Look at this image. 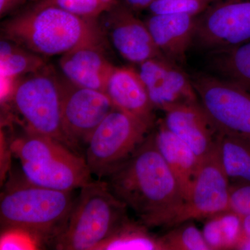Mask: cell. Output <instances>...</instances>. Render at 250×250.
<instances>
[{
    "label": "cell",
    "mask_w": 250,
    "mask_h": 250,
    "mask_svg": "<svg viewBox=\"0 0 250 250\" xmlns=\"http://www.w3.org/2000/svg\"><path fill=\"white\" fill-rule=\"evenodd\" d=\"M2 99L25 132L52 138L74 150L62 125L59 77L47 67L14 81Z\"/></svg>",
    "instance_id": "6"
},
{
    "label": "cell",
    "mask_w": 250,
    "mask_h": 250,
    "mask_svg": "<svg viewBox=\"0 0 250 250\" xmlns=\"http://www.w3.org/2000/svg\"><path fill=\"white\" fill-rule=\"evenodd\" d=\"M96 250H166L162 237L149 232L147 227L131 222H125Z\"/></svg>",
    "instance_id": "22"
},
{
    "label": "cell",
    "mask_w": 250,
    "mask_h": 250,
    "mask_svg": "<svg viewBox=\"0 0 250 250\" xmlns=\"http://www.w3.org/2000/svg\"><path fill=\"white\" fill-rule=\"evenodd\" d=\"M138 70L154 108L165 111L180 104L198 102L191 78L165 57L140 64Z\"/></svg>",
    "instance_id": "13"
},
{
    "label": "cell",
    "mask_w": 250,
    "mask_h": 250,
    "mask_svg": "<svg viewBox=\"0 0 250 250\" xmlns=\"http://www.w3.org/2000/svg\"><path fill=\"white\" fill-rule=\"evenodd\" d=\"M228 210L241 217L250 215V184H231Z\"/></svg>",
    "instance_id": "28"
},
{
    "label": "cell",
    "mask_w": 250,
    "mask_h": 250,
    "mask_svg": "<svg viewBox=\"0 0 250 250\" xmlns=\"http://www.w3.org/2000/svg\"><path fill=\"white\" fill-rule=\"evenodd\" d=\"M230 187L217 142L211 152L200 161L188 196L170 226L208 218L228 210Z\"/></svg>",
    "instance_id": "10"
},
{
    "label": "cell",
    "mask_w": 250,
    "mask_h": 250,
    "mask_svg": "<svg viewBox=\"0 0 250 250\" xmlns=\"http://www.w3.org/2000/svg\"><path fill=\"white\" fill-rule=\"evenodd\" d=\"M102 44H85L62 54L59 63L63 77L80 86L104 92L115 66L108 62Z\"/></svg>",
    "instance_id": "15"
},
{
    "label": "cell",
    "mask_w": 250,
    "mask_h": 250,
    "mask_svg": "<svg viewBox=\"0 0 250 250\" xmlns=\"http://www.w3.org/2000/svg\"><path fill=\"white\" fill-rule=\"evenodd\" d=\"M104 93L115 108L154 123V107L138 70L127 67H113Z\"/></svg>",
    "instance_id": "17"
},
{
    "label": "cell",
    "mask_w": 250,
    "mask_h": 250,
    "mask_svg": "<svg viewBox=\"0 0 250 250\" xmlns=\"http://www.w3.org/2000/svg\"><path fill=\"white\" fill-rule=\"evenodd\" d=\"M3 38L42 56L62 55L79 46L103 43L98 20L39 3L2 24Z\"/></svg>",
    "instance_id": "2"
},
{
    "label": "cell",
    "mask_w": 250,
    "mask_h": 250,
    "mask_svg": "<svg viewBox=\"0 0 250 250\" xmlns=\"http://www.w3.org/2000/svg\"><path fill=\"white\" fill-rule=\"evenodd\" d=\"M156 147L178 181L185 201L188 196L200 161L191 148L161 122L154 133ZM185 203V202H184Z\"/></svg>",
    "instance_id": "18"
},
{
    "label": "cell",
    "mask_w": 250,
    "mask_h": 250,
    "mask_svg": "<svg viewBox=\"0 0 250 250\" xmlns=\"http://www.w3.org/2000/svg\"><path fill=\"white\" fill-rule=\"evenodd\" d=\"M11 150L28 182L62 191H73L91 182L85 158L57 140L29 134L14 140Z\"/></svg>",
    "instance_id": "4"
},
{
    "label": "cell",
    "mask_w": 250,
    "mask_h": 250,
    "mask_svg": "<svg viewBox=\"0 0 250 250\" xmlns=\"http://www.w3.org/2000/svg\"><path fill=\"white\" fill-rule=\"evenodd\" d=\"M152 125L114 107L87 143L85 159L91 173L100 179L109 175L147 139Z\"/></svg>",
    "instance_id": "7"
},
{
    "label": "cell",
    "mask_w": 250,
    "mask_h": 250,
    "mask_svg": "<svg viewBox=\"0 0 250 250\" xmlns=\"http://www.w3.org/2000/svg\"><path fill=\"white\" fill-rule=\"evenodd\" d=\"M225 250H235L243 234L241 216L231 210L218 213Z\"/></svg>",
    "instance_id": "27"
},
{
    "label": "cell",
    "mask_w": 250,
    "mask_h": 250,
    "mask_svg": "<svg viewBox=\"0 0 250 250\" xmlns=\"http://www.w3.org/2000/svg\"><path fill=\"white\" fill-rule=\"evenodd\" d=\"M243 235L250 238V215L241 217Z\"/></svg>",
    "instance_id": "32"
},
{
    "label": "cell",
    "mask_w": 250,
    "mask_h": 250,
    "mask_svg": "<svg viewBox=\"0 0 250 250\" xmlns=\"http://www.w3.org/2000/svg\"><path fill=\"white\" fill-rule=\"evenodd\" d=\"M215 0H155L148 8L151 14H185L198 16Z\"/></svg>",
    "instance_id": "25"
},
{
    "label": "cell",
    "mask_w": 250,
    "mask_h": 250,
    "mask_svg": "<svg viewBox=\"0 0 250 250\" xmlns=\"http://www.w3.org/2000/svg\"><path fill=\"white\" fill-rule=\"evenodd\" d=\"M27 1V0H0V16L1 18L4 17Z\"/></svg>",
    "instance_id": "30"
},
{
    "label": "cell",
    "mask_w": 250,
    "mask_h": 250,
    "mask_svg": "<svg viewBox=\"0 0 250 250\" xmlns=\"http://www.w3.org/2000/svg\"><path fill=\"white\" fill-rule=\"evenodd\" d=\"M155 0H124L125 4L134 11L148 9Z\"/></svg>",
    "instance_id": "31"
},
{
    "label": "cell",
    "mask_w": 250,
    "mask_h": 250,
    "mask_svg": "<svg viewBox=\"0 0 250 250\" xmlns=\"http://www.w3.org/2000/svg\"><path fill=\"white\" fill-rule=\"evenodd\" d=\"M72 192L39 187L27 179L25 183L14 184L1 195L2 229H24L45 243L53 242L66 225L76 201Z\"/></svg>",
    "instance_id": "5"
},
{
    "label": "cell",
    "mask_w": 250,
    "mask_h": 250,
    "mask_svg": "<svg viewBox=\"0 0 250 250\" xmlns=\"http://www.w3.org/2000/svg\"><path fill=\"white\" fill-rule=\"evenodd\" d=\"M177 226L161 236L166 250H210L202 231L194 224L185 222Z\"/></svg>",
    "instance_id": "23"
},
{
    "label": "cell",
    "mask_w": 250,
    "mask_h": 250,
    "mask_svg": "<svg viewBox=\"0 0 250 250\" xmlns=\"http://www.w3.org/2000/svg\"><path fill=\"white\" fill-rule=\"evenodd\" d=\"M64 131L75 148L88 143L90 136L114 108L104 92L80 86L65 77H59Z\"/></svg>",
    "instance_id": "11"
},
{
    "label": "cell",
    "mask_w": 250,
    "mask_h": 250,
    "mask_svg": "<svg viewBox=\"0 0 250 250\" xmlns=\"http://www.w3.org/2000/svg\"><path fill=\"white\" fill-rule=\"evenodd\" d=\"M164 112L166 127L191 148L200 162L211 152L219 133L200 101L174 105Z\"/></svg>",
    "instance_id": "14"
},
{
    "label": "cell",
    "mask_w": 250,
    "mask_h": 250,
    "mask_svg": "<svg viewBox=\"0 0 250 250\" xmlns=\"http://www.w3.org/2000/svg\"><path fill=\"white\" fill-rule=\"evenodd\" d=\"M250 41V0H215L197 16L193 43L209 52Z\"/></svg>",
    "instance_id": "9"
},
{
    "label": "cell",
    "mask_w": 250,
    "mask_h": 250,
    "mask_svg": "<svg viewBox=\"0 0 250 250\" xmlns=\"http://www.w3.org/2000/svg\"><path fill=\"white\" fill-rule=\"evenodd\" d=\"M202 233L210 250H225L223 233L218 215L208 218Z\"/></svg>",
    "instance_id": "29"
},
{
    "label": "cell",
    "mask_w": 250,
    "mask_h": 250,
    "mask_svg": "<svg viewBox=\"0 0 250 250\" xmlns=\"http://www.w3.org/2000/svg\"><path fill=\"white\" fill-rule=\"evenodd\" d=\"M1 231V250H39L45 243L41 237L24 229L6 228Z\"/></svg>",
    "instance_id": "26"
},
{
    "label": "cell",
    "mask_w": 250,
    "mask_h": 250,
    "mask_svg": "<svg viewBox=\"0 0 250 250\" xmlns=\"http://www.w3.org/2000/svg\"><path fill=\"white\" fill-rule=\"evenodd\" d=\"M125 4L116 3L98 18L104 36H107L120 55L132 63L140 64L164 57L156 47L146 22L139 19Z\"/></svg>",
    "instance_id": "12"
},
{
    "label": "cell",
    "mask_w": 250,
    "mask_h": 250,
    "mask_svg": "<svg viewBox=\"0 0 250 250\" xmlns=\"http://www.w3.org/2000/svg\"><path fill=\"white\" fill-rule=\"evenodd\" d=\"M210 73L250 92V41L207 52Z\"/></svg>",
    "instance_id": "19"
},
{
    "label": "cell",
    "mask_w": 250,
    "mask_h": 250,
    "mask_svg": "<svg viewBox=\"0 0 250 250\" xmlns=\"http://www.w3.org/2000/svg\"><path fill=\"white\" fill-rule=\"evenodd\" d=\"M197 16L151 14L145 21L154 43L166 58L183 63L193 44Z\"/></svg>",
    "instance_id": "16"
},
{
    "label": "cell",
    "mask_w": 250,
    "mask_h": 250,
    "mask_svg": "<svg viewBox=\"0 0 250 250\" xmlns=\"http://www.w3.org/2000/svg\"><path fill=\"white\" fill-rule=\"evenodd\" d=\"M218 145L230 183L250 184V139L219 133Z\"/></svg>",
    "instance_id": "20"
},
{
    "label": "cell",
    "mask_w": 250,
    "mask_h": 250,
    "mask_svg": "<svg viewBox=\"0 0 250 250\" xmlns=\"http://www.w3.org/2000/svg\"><path fill=\"white\" fill-rule=\"evenodd\" d=\"M235 250H250V238L242 234Z\"/></svg>",
    "instance_id": "33"
},
{
    "label": "cell",
    "mask_w": 250,
    "mask_h": 250,
    "mask_svg": "<svg viewBox=\"0 0 250 250\" xmlns=\"http://www.w3.org/2000/svg\"><path fill=\"white\" fill-rule=\"evenodd\" d=\"M108 187L147 228L170 226L185 202L178 181L148 135L109 175Z\"/></svg>",
    "instance_id": "1"
},
{
    "label": "cell",
    "mask_w": 250,
    "mask_h": 250,
    "mask_svg": "<svg viewBox=\"0 0 250 250\" xmlns=\"http://www.w3.org/2000/svg\"><path fill=\"white\" fill-rule=\"evenodd\" d=\"M126 208L107 182L91 181L81 188L66 225L54 238V247L62 250H96L129 219Z\"/></svg>",
    "instance_id": "3"
},
{
    "label": "cell",
    "mask_w": 250,
    "mask_h": 250,
    "mask_svg": "<svg viewBox=\"0 0 250 250\" xmlns=\"http://www.w3.org/2000/svg\"><path fill=\"white\" fill-rule=\"evenodd\" d=\"M41 2L57 6L80 17L98 20L118 0H42Z\"/></svg>",
    "instance_id": "24"
},
{
    "label": "cell",
    "mask_w": 250,
    "mask_h": 250,
    "mask_svg": "<svg viewBox=\"0 0 250 250\" xmlns=\"http://www.w3.org/2000/svg\"><path fill=\"white\" fill-rule=\"evenodd\" d=\"M0 66L1 79L9 85L19 77L45 68L46 61L42 56L3 38L0 41Z\"/></svg>",
    "instance_id": "21"
},
{
    "label": "cell",
    "mask_w": 250,
    "mask_h": 250,
    "mask_svg": "<svg viewBox=\"0 0 250 250\" xmlns=\"http://www.w3.org/2000/svg\"><path fill=\"white\" fill-rule=\"evenodd\" d=\"M191 80L218 133L250 139V92L210 73H197Z\"/></svg>",
    "instance_id": "8"
}]
</instances>
